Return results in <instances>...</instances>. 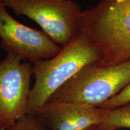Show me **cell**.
Listing matches in <instances>:
<instances>
[{
	"instance_id": "6da1fadb",
	"label": "cell",
	"mask_w": 130,
	"mask_h": 130,
	"mask_svg": "<svg viewBox=\"0 0 130 130\" xmlns=\"http://www.w3.org/2000/svg\"><path fill=\"white\" fill-rule=\"evenodd\" d=\"M101 58L98 49L79 32L53 57L31 63L35 81L27 114L33 115L79 71L87 65L99 63Z\"/></svg>"
},
{
	"instance_id": "7a4b0ae2",
	"label": "cell",
	"mask_w": 130,
	"mask_h": 130,
	"mask_svg": "<svg viewBox=\"0 0 130 130\" xmlns=\"http://www.w3.org/2000/svg\"><path fill=\"white\" fill-rule=\"evenodd\" d=\"M129 83L130 60L109 66L92 63L58 89L48 101L99 107Z\"/></svg>"
},
{
	"instance_id": "3957f363",
	"label": "cell",
	"mask_w": 130,
	"mask_h": 130,
	"mask_svg": "<svg viewBox=\"0 0 130 130\" xmlns=\"http://www.w3.org/2000/svg\"><path fill=\"white\" fill-rule=\"evenodd\" d=\"M16 15H24L63 47L80 32L81 10L73 0H3Z\"/></svg>"
},
{
	"instance_id": "277c9868",
	"label": "cell",
	"mask_w": 130,
	"mask_h": 130,
	"mask_svg": "<svg viewBox=\"0 0 130 130\" xmlns=\"http://www.w3.org/2000/svg\"><path fill=\"white\" fill-rule=\"evenodd\" d=\"M7 53L0 60V130H5L28 113L32 63Z\"/></svg>"
},
{
	"instance_id": "5b68a950",
	"label": "cell",
	"mask_w": 130,
	"mask_h": 130,
	"mask_svg": "<svg viewBox=\"0 0 130 130\" xmlns=\"http://www.w3.org/2000/svg\"><path fill=\"white\" fill-rule=\"evenodd\" d=\"M6 8L3 0H0V45L4 51L16 54L30 63L51 58L61 51L62 47L43 31L16 21Z\"/></svg>"
},
{
	"instance_id": "8992f818",
	"label": "cell",
	"mask_w": 130,
	"mask_h": 130,
	"mask_svg": "<svg viewBox=\"0 0 130 130\" xmlns=\"http://www.w3.org/2000/svg\"><path fill=\"white\" fill-rule=\"evenodd\" d=\"M33 115L50 130H86L101 124L104 109L70 102L48 101Z\"/></svg>"
},
{
	"instance_id": "52a82bcc",
	"label": "cell",
	"mask_w": 130,
	"mask_h": 130,
	"mask_svg": "<svg viewBox=\"0 0 130 130\" xmlns=\"http://www.w3.org/2000/svg\"><path fill=\"white\" fill-rule=\"evenodd\" d=\"M100 130L130 129V103L113 109H104V118L98 126Z\"/></svg>"
},
{
	"instance_id": "ba28073f",
	"label": "cell",
	"mask_w": 130,
	"mask_h": 130,
	"mask_svg": "<svg viewBox=\"0 0 130 130\" xmlns=\"http://www.w3.org/2000/svg\"><path fill=\"white\" fill-rule=\"evenodd\" d=\"M5 130H46L43 123L35 115H26Z\"/></svg>"
},
{
	"instance_id": "9c48e42d",
	"label": "cell",
	"mask_w": 130,
	"mask_h": 130,
	"mask_svg": "<svg viewBox=\"0 0 130 130\" xmlns=\"http://www.w3.org/2000/svg\"><path fill=\"white\" fill-rule=\"evenodd\" d=\"M130 103V83L110 100L104 102L99 108L110 110Z\"/></svg>"
},
{
	"instance_id": "30bf717a",
	"label": "cell",
	"mask_w": 130,
	"mask_h": 130,
	"mask_svg": "<svg viewBox=\"0 0 130 130\" xmlns=\"http://www.w3.org/2000/svg\"><path fill=\"white\" fill-rule=\"evenodd\" d=\"M86 130H100V129H99V128L98 127V126H92V127L91 128H89L88 129Z\"/></svg>"
}]
</instances>
